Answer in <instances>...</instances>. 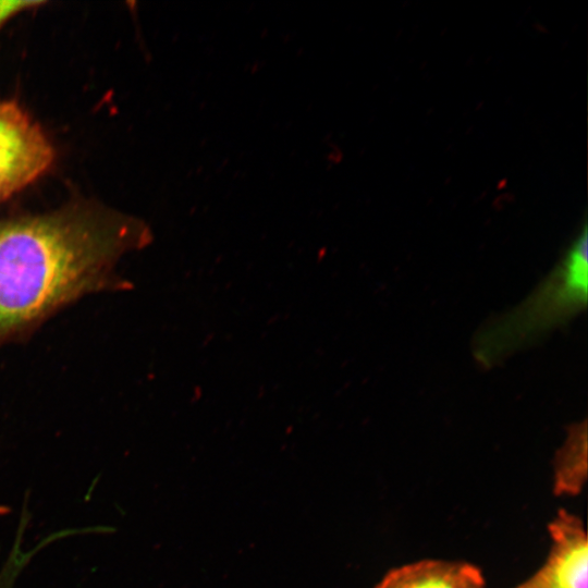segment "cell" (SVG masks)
Returning <instances> with one entry per match:
<instances>
[{"label": "cell", "instance_id": "cell-2", "mask_svg": "<svg viewBox=\"0 0 588 588\" xmlns=\"http://www.w3.org/2000/svg\"><path fill=\"white\" fill-rule=\"evenodd\" d=\"M587 237V226L584 225L563 259L537 290L519 306L487 323L478 332L474 351L481 365L491 366L585 308Z\"/></svg>", "mask_w": 588, "mask_h": 588}, {"label": "cell", "instance_id": "cell-9", "mask_svg": "<svg viewBox=\"0 0 588 588\" xmlns=\"http://www.w3.org/2000/svg\"><path fill=\"white\" fill-rule=\"evenodd\" d=\"M9 512V509L4 505H0V515H5L8 514Z\"/></svg>", "mask_w": 588, "mask_h": 588}, {"label": "cell", "instance_id": "cell-1", "mask_svg": "<svg viewBox=\"0 0 588 588\" xmlns=\"http://www.w3.org/2000/svg\"><path fill=\"white\" fill-rule=\"evenodd\" d=\"M151 241L139 219L77 203L0 220V345L81 297L128 289L120 259Z\"/></svg>", "mask_w": 588, "mask_h": 588}, {"label": "cell", "instance_id": "cell-6", "mask_svg": "<svg viewBox=\"0 0 588 588\" xmlns=\"http://www.w3.org/2000/svg\"><path fill=\"white\" fill-rule=\"evenodd\" d=\"M587 479L586 421L572 426L553 465V491L556 495L579 494Z\"/></svg>", "mask_w": 588, "mask_h": 588}, {"label": "cell", "instance_id": "cell-3", "mask_svg": "<svg viewBox=\"0 0 588 588\" xmlns=\"http://www.w3.org/2000/svg\"><path fill=\"white\" fill-rule=\"evenodd\" d=\"M53 147L39 125L13 100H0V201L42 175Z\"/></svg>", "mask_w": 588, "mask_h": 588}, {"label": "cell", "instance_id": "cell-4", "mask_svg": "<svg viewBox=\"0 0 588 588\" xmlns=\"http://www.w3.org/2000/svg\"><path fill=\"white\" fill-rule=\"evenodd\" d=\"M548 531L551 547L544 563L513 588H587L588 543L583 520L562 509Z\"/></svg>", "mask_w": 588, "mask_h": 588}, {"label": "cell", "instance_id": "cell-8", "mask_svg": "<svg viewBox=\"0 0 588 588\" xmlns=\"http://www.w3.org/2000/svg\"><path fill=\"white\" fill-rule=\"evenodd\" d=\"M42 3V1H0V28L16 14Z\"/></svg>", "mask_w": 588, "mask_h": 588}, {"label": "cell", "instance_id": "cell-7", "mask_svg": "<svg viewBox=\"0 0 588 588\" xmlns=\"http://www.w3.org/2000/svg\"><path fill=\"white\" fill-rule=\"evenodd\" d=\"M34 554L33 550H24L21 542L16 541L0 568V588H13L17 576Z\"/></svg>", "mask_w": 588, "mask_h": 588}, {"label": "cell", "instance_id": "cell-5", "mask_svg": "<svg viewBox=\"0 0 588 588\" xmlns=\"http://www.w3.org/2000/svg\"><path fill=\"white\" fill-rule=\"evenodd\" d=\"M375 588H486V580L471 563L426 559L390 569Z\"/></svg>", "mask_w": 588, "mask_h": 588}]
</instances>
